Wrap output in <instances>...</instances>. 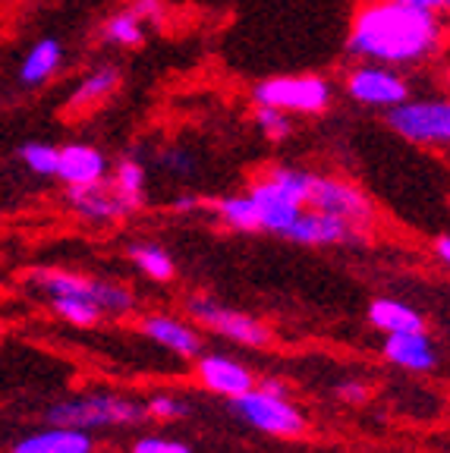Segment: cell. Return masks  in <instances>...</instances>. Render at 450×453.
Returning a JSON list of instances; mask_svg holds the SVG:
<instances>
[{
    "mask_svg": "<svg viewBox=\"0 0 450 453\" xmlns=\"http://www.w3.org/2000/svg\"><path fill=\"white\" fill-rule=\"evenodd\" d=\"M252 104L277 107L290 117H322L334 104V82L322 73H287L252 85Z\"/></svg>",
    "mask_w": 450,
    "mask_h": 453,
    "instance_id": "5",
    "label": "cell"
},
{
    "mask_svg": "<svg viewBox=\"0 0 450 453\" xmlns=\"http://www.w3.org/2000/svg\"><path fill=\"white\" fill-rule=\"evenodd\" d=\"M230 412L252 432L268 438L293 441L309 432V418L287 394H268L261 388H252L249 394L230 400Z\"/></svg>",
    "mask_w": 450,
    "mask_h": 453,
    "instance_id": "6",
    "label": "cell"
},
{
    "mask_svg": "<svg viewBox=\"0 0 450 453\" xmlns=\"http://www.w3.org/2000/svg\"><path fill=\"white\" fill-rule=\"evenodd\" d=\"M142 406H145V416L151 422H180V418H186L192 412L190 400L180 394H170V390H158Z\"/></svg>",
    "mask_w": 450,
    "mask_h": 453,
    "instance_id": "26",
    "label": "cell"
},
{
    "mask_svg": "<svg viewBox=\"0 0 450 453\" xmlns=\"http://www.w3.org/2000/svg\"><path fill=\"white\" fill-rule=\"evenodd\" d=\"M127 255H129V262L139 268V274L148 277V280L170 283L176 277L174 255H170L161 242H133V246L127 249Z\"/></svg>",
    "mask_w": 450,
    "mask_h": 453,
    "instance_id": "21",
    "label": "cell"
},
{
    "mask_svg": "<svg viewBox=\"0 0 450 453\" xmlns=\"http://www.w3.org/2000/svg\"><path fill=\"white\" fill-rule=\"evenodd\" d=\"M192 378H196L202 390L224 396V400H237V396L249 394L259 384V375L246 362L230 353H214V349H202L192 359Z\"/></svg>",
    "mask_w": 450,
    "mask_h": 453,
    "instance_id": "10",
    "label": "cell"
},
{
    "mask_svg": "<svg viewBox=\"0 0 450 453\" xmlns=\"http://www.w3.org/2000/svg\"><path fill=\"white\" fill-rule=\"evenodd\" d=\"M344 95L353 104L387 113L413 98V85L400 70L356 60V66H350L344 76Z\"/></svg>",
    "mask_w": 450,
    "mask_h": 453,
    "instance_id": "9",
    "label": "cell"
},
{
    "mask_svg": "<svg viewBox=\"0 0 450 453\" xmlns=\"http://www.w3.org/2000/svg\"><path fill=\"white\" fill-rule=\"evenodd\" d=\"M26 280L50 299H85V303H95L111 319L136 311V293L129 290L127 283L95 280V277L66 268H32L26 271Z\"/></svg>",
    "mask_w": 450,
    "mask_h": 453,
    "instance_id": "3",
    "label": "cell"
},
{
    "mask_svg": "<svg viewBox=\"0 0 450 453\" xmlns=\"http://www.w3.org/2000/svg\"><path fill=\"white\" fill-rule=\"evenodd\" d=\"M252 120H255V129L271 142H283V139L293 135V117L283 113V111H277V107L255 104Z\"/></svg>",
    "mask_w": 450,
    "mask_h": 453,
    "instance_id": "28",
    "label": "cell"
},
{
    "mask_svg": "<svg viewBox=\"0 0 450 453\" xmlns=\"http://www.w3.org/2000/svg\"><path fill=\"white\" fill-rule=\"evenodd\" d=\"M255 388L268 390V394H287V396H290L287 381H283V378H277V375H265V378H259V384H255Z\"/></svg>",
    "mask_w": 450,
    "mask_h": 453,
    "instance_id": "37",
    "label": "cell"
},
{
    "mask_svg": "<svg viewBox=\"0 0 450 453\" xmlns=\"http://www.w3.org/2000/svg\"><path fill=\"white\" fill-rule=\"evenodd\" d=\"M186 319L192 325L205 327L208 334H218V337L230 340L237 347L246 349H268L275 347V327L261 321L259 315H249V311L230 309L227 303H221L212 293H190L183 303Z\"/></svg>",
    "mask_w": 450,
    "mask_h": 453,
    "instance_id": "4",
    "label": "cell"
},
{
    "mask_svg": "<svg viewBox=\"0 0 450 453\" xmlns=\"http://www.w3.org/2000/svg\"><path fill=\"white\" fill-rule=\"evenodd\" d=\"M13 453H95V438L82 428H60L50 425L44 432L16 441Z\"/></svg>",
    "mask_w": 450,
    "mask_h": 453,
    "instance_id": "18",
    "label": "cell"
},
{
    "mask_svg": "<svg viewBox=\"0 0 450 453\" xmlns=\"http://www.w3.org/2000/svg\"><path fill=\"white\" fill-rule=\"evenodd\" d=\"M205 202L198 196H192V192H180V196L174 198V211L180 214H190V211H202Z\"/></svg>",
    "mask_w": 450,
    "mask_h": 453,
    "instance_id": "35",
    "label": "cell"
},
{
    "mask_svg": "<svg viewBox=\"0 0 450 453\" xmlns=\"http://www.w3.org/2000/svg\"><path fill=\"white\" fill-rule=\"evenodd\" d=\"M111 164H107L105 151H98L95 145L85 142H70L60 149L57 157V180H64L66 186H92L107 180Z\"/></svg>",
    "mask_w": 450,
    "mask_h": 453,
    "instance_id": "16",
    "label": "cell"
},
{
    "mask_svg": "<svg viewBox=\"0 0 450 453\" xmlns=\"http://www.w3.org/2000/svg\"><path fill=\"white\" fill-rule=\"evenodd\" d=\"M369 325L378 334H407V331H429V321L415 305L394 296H375L369 303Z\"/></svg>",
    "mask_w": 450,
    "mask_h": 453,
    "instance_id": "17",
    "label": "cell"
},
{
    "mask_svg": "<svg viewBox=\"0 0 450 453\" xmlns=\"http://www.w3.org/2000/svg\"><path fill=\"white\" fill-rule=\"evenodd\" d=\"M101 35H105L107 44H117V48H139L145 42V26L136 19L133 10H120L111 19H105L101 26Z\"/></svg>",
    "mask_w": 450,
    "mask_h": 453,
    "instance_id": "25",
    "label": "cell"
},
{
    "mask_svg": "<svg viewBox=\"0 0 450 453\" xmlns=\"http://www.w3.org/2000/svg\"><path fill=\"white\" fill-rule=\"evenodd\" d=\"M50 305H54V311L66 325L82 327V331H89V327H95L105 319V311L95 303H85V299H50Z\"/></svg>",
    "mask_w": 450,
    "mask_h": 453,
    "instance_id": "27",
    "label": "cell"
},
{
    "mask_svg": "<svg viewBox=\"0 0 450 453\" xmlns=\"http://www.w3.org/2000/svg\"><path fill=\"white\" fill-rule=\"evenodd\" d=\"M120 66L113 64H101L95 70H89L79 85L70 92V101H66V111L70 113H85L92 111V107H101L113 92L120 88Z\"/></svg>",
    "mask_w": 450,
    "mask_h": 453,
    "instance_id": "19",
    "label": "cell"
},
{
    "mask_svg": "<svg viewBox=\"0 0 450 453\" xmlns=\"http://www.w3.org/2000/svg\"><path fill=\"white\" fill-rule=\"evenodd\" d=\"M60 64H64V48H60V42H57V38H42L35 48L28 50L26 60H22L19 79L26 85H42L60 70Z\"/></svg>",
    "mask_w": 450,
    "mask_h": 453,
    "instance_id": "22",
    "label": "cell"
},
{
    "mask_svg": "<svg viewBox=\"0 0 450 453\" xmlns=\"http://www.w3.org/2000/svg\"><path fill=\"white\" fill-rule=\"evenodd\" d=\"M129 10H133L136 19H139L142 26H161L164 16H167V10H164V0H133V4H129Z\"/></svg>",
    "mask_w": 450,
    "mask_h": 453,
    "instance_id": "33",
    "label": "cell"
},
{
    "mask_svg": "<svg viewBox=\"0 0 450 453\" xmlns=\"http://www.w3.org/2000/svg\"><path fill=\"white\" fill-rule=\"evenodd\" d=\"M212 214L218 220V226L230 230V234H261L259 211L249 192H227V196L214 198Z\"/></svg>",
    "mask_w": 450,
    "mask_h": 453,
    "instance_id": "20",
    "label": "cell"
},
{
    "mask_svg": "<svg viewBox=\"0 0 450 453\" xmlns=\"http://www.w3.org/2000/svg\"><path fill=\"white\" fill-rule=\"evenodd\" d=\"M384 123L400 139L423 149H450V98H409L384 113Z\"/></svg>",
    "mask_w": 450,
    "mask_h": 453,
    "instance_id": "8",
    "label": "cell"
},
{
    "mask_svg": "<svg viewBox=\"0 0 450 453\" xmlns=\"http://www.w3.org/2000/svg\"><path fill=\"white\" fill-rule=\"evenodd\" d=\"M409 7L415 10H425L431 16H450V0H403Z\"/></svg>",
    "mask_w": 450,
    "mask_h": 453,
    "instance_id": "34",
    "label": "cell"
},
{
    "mask_svg": "<svg viewBox=\"0 0 450 453\" xmlns=\"http://www.w3.org/2000/svg\"><path fill=\"white\" fill-rule=\"evenodd\" d=\"M447 28L441 16L415 10L403 0H362L350 19L346 54L391 70H413L435 60Z\"/></svg>",
    "mask_w": 450,
    "mask_h": 453,
    "instance_id": "1",
    "label": "cell"
},
{
    "mask_svg": "<svg viewBox=\"0 0 450 453\" xmlns=\"http://www.w3.org/2000/svg\"><path fill=\"white\" fill-rule=\"evenodd\" d=\"M19 157L32 173H38V177H57V157H60L57 145H48V142H26L19 149Z\"/></svg>",
    "mask_w": 450,
    "mask_h": 453,
    "instance_id": "29",
    "label": "cell"
},
{
    "mask_svg": "<svg viewBox=\"0 0 450 453\" xmlns=\"http://www.w3.org/2000/svg\"><path fill=\"white\" fill-rule=\"evenodd\" d=\"M44 418H48V425L82 428V432H92V428H136V425L148 422L142 400L123 394H105V390L66 396V400L50 406Z\"/></svg>",
    "mask_w": 450,
    "mask_h": 453,
    "instance_id": "2",
    "label": "cell"
},
{
    "mask_svg": "<svg viewBox=\"0 0 450 453\" xmlns=\"http://www.w3.org/2000/svg\"><path fill=\"white\" fill-rule=\"evenodd\" d=\"M158 167H161L164 173H170V177L186 180L198 170V161L190 149H183V145H170V149H164L161 155H158Z\"/></svg>",
    "mask_w": 450,
    "mask_h": 453,
    "instance_id": "30",
    "label": "cell"
},
{
    "mask_svg": "<svg viewBox=\"0 0 450 453\" xmlns=\"http://www.w3.org/2000/svg\"><path fill=\"white\" fill-rule=\"evenodd\" d=\"M287 240L296 242V246L324 249V246H353V242L362 240V234H356L350 224L331 218V214L315 211V208H303L299 220L290 226Z\"/></svg>",
    "mask_w": 450,
    "mask_h": 453,
    "instance_id": "15",
    "label": "cell"
},
{
    "mask_svg": "<svg viewBox=\"0 0 450 453\" xmlns=\"http://www.w3.org/2000/svg\"><path fill=\"white\" fill-rule=\"evenodd\" d=\"M265 177L283 192L290 196L293 202L306 208L309 202V189H312V177H315V170H306V167H293V164H275V167L265 170Z\"/></svg>",
    "mask_w": 450,
    "mask_h": 453,
    "instance_id": "24",
    "label": "cell"
},
{
    "mask_svg": "<svg viewBox=\"0 0 450 453\" xmlns=\"http://www.w3.org/2000/svg\"><path fill=\"white\" fill-rule=\"evenodd\" d=\"M431 255H435L438 262L450 271V236H435V242H431Z\"/></svg>",
    "mask_w": 450,
    "mask_h": 453,
    "instance_id": "36",
    "label": "cell"
},
{
    "mask_svg": "<svg viewBox=\"0 0 450 453\" xmlns=\"http://www.w3.org/2000/svg\"><path fill=\"white\" fill-rule=\"evenodd\" d=\"M139 334L145 340H151L155 347L167 349V353L180 356V359H196L205 349L202 327L192 325L190 319H180V315H170V311H148L136 321Z\"/></svg>",
    "mask_w": 450,
    "mask_h": 453,
    "instance_id": "11",
    "label": "cell"
},
{
    "mask_svg": "<svg viewBox=\"0 0 450 453\" xmlns=\"http://www.w3.org/2000/svg\"><path fill=\"white\" fill-rule=\"evenodd\" d=\"M107 183L127 198L129 205H136V208L145 205L148 170L142 161H136V157H120V161L111 167V173H107Z\"/></svg>",
    "mask_w": 450,
    "mask_h": 453,
    "instance_id": "23",
    "label": "cell"
},
{
    "mask_svg": "<svg viewBox=\"0 0 450 453\" xmlns=\"http://www.w3.org/2000/svg\"><path fill=\"white\" fill-rule=\"evenodd\" d=\"M129 453H192V447L186 441L164 438V434H142L133 441Z\"/></svg>",
    "mask_w": 450,
    "mask_h": 453,
    "instance_id": "31",
    "label": "cell"
},
{
    "mask_svg": "<svg viewBox=\"0 0 450 453\" xmlns=\"http://www.w3.org/2000/svg\"><path fill=\"white\" fill-rule=\"evenodd\" d=\"M334 396L346 406H362V403H369L372 388H369L366 381H359V378H346V381L334 384Z\"/></svg>",
    "mask_w": 450,
    "mask_h": 453,
    "instance_id": "32",
    "label": "cell"
},
{
    "mask_svg": "<svg viewBox=\"0 0 450 453\" xmlns=\"http://www.w3.org/2000/svg\"><path fill=\"white\" fill-rule=\"evenodd\" d=\"M381 356L400 372L409 375H429L438 368V347L429 331H407V334H387L381 340Z\"/></svg>",
    "mask_w": 450,
    "mask_h": 453,
    "instance_id": "13",
    "label": "cell"
},
{
    "mask_svg": "<svg viewBox=\"0 0 450 453\" xmlns=\"http://www.w3.org/2000/svg\"><path fill=\"white\" fill-rule=\"evenodd\" d=\"M66 202L79 218L92 220V224H117V220H127L129 214L139 211L107 180L92 186H66Z\"/></svg>",
    "mask_w": 450,
    "mask_h": 453,
    "instance_id": "12",
    "label": "cell"
},
{
    "mask_svg": "<svg viewBox=\"0 0 450 453\" xmlns=\"http://www.w3.org/2000/svg\"><path fill=\"white\" fill-rule=\"evenodd\" d=\"M306 208L331 214V218L350 224L353 230L362 236H366L369 230H375V224H378V205H375V198L359 183H353V180H346V177H338V173H315V177H312Z\"/></svg>",
    "mask_w": 450,
    "mask_h": 453,
    "instance_id": "7",
    "label": "cell"
},
{
    "mask_svg": "<svg viewBox=\"0 0 450 453\" xmlns=\"http://www.w3.org/2000/svg\"><path fill=\"white\" fill-rule=\"evenodd\" d=\"M246 192L252 196L255 211H259L261 234L287 236L290 226L299 220V214H303V205H299V202H293L290 196H283V192L277 189V186L271 183L265 173H259V177L249 183Z\"/></svg>",
    "mask_w": 450,
    "mask_h": 453,
    "instance_id": "14",
    "label": "cell"
}]
</instances>
